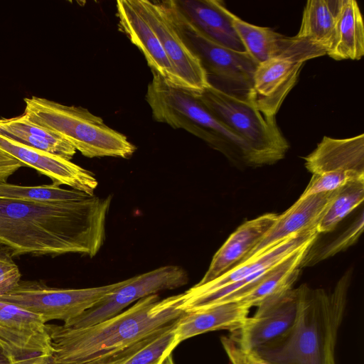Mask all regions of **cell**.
<instances>
[{
  "label": "cell",
  "mask_w": 364,
  "mask_h": 364,
  "mask_svg": "<svg viewBox=\"0 0 364 364\" xmlns=\"http://www.w3.org/2000/svg\"><path fill=\"white\" fill-rule=\"evenodd\" d=\"M111 196L41 203L0 198V245L11 256L95 257L105 240Z\"/></svg>",
  "instance_id": "1"
},
{
  "label": "cell",
  "mask_w": 364,
  "mask_h": 364,
  "mask_svg": "<svg viewBox=\"0 0 364 364\" xmlns=\"http://www.w3.org/2000/svg\"><path fill=\"white\" fill-rule=\"evenodd\" d=\"M184 294L160 299L144 297L119 314L94 325L70 328L47 324L50 364H92L106 360L136 343L177 325L186 314Z\"/></svg>",
  "instance_id": "2"
},
{
  "label": "cell",
  "mask_w": 364,
  "mask_h": 364,
  "mask_svg": "<svg viewBox=\"0 0 364 364\" xmlns=\"http://www.w3.org/2000/svg\"><path fill=\"white\" fill-rule=\"evenodd\" d=\"M351 273L346 272L330 290L311 289L306 284L292 328L254 350L269 364H336V346Z\"/></svg>",
  "instance_id": "3"
},
{
  "label": "cell",
  "mask_w": 364,
  "mask_h": 364,
  "mask_svg": "<svg viewBox=\"0 0 364 364\" xmlns=\"http://www.w3.org/2000/svg\"><path fill=\"white\" fill-rule=\"evenodd\" d=\"M152 73L146 100L155 120L191 133L239 168L259 167L247 144L217 119L195 92L171 85L159 74Z\"/></svg>",
  "instance_id": "4"
},
{
  "label": "cell",
  "mask_w": 364,
  "mask_h": 364,
  "mask_svg": "<svg viewBox=\"0 0 364 364\" xmlns=\"http://www.w3.org/2000/svg\"><path fill=\"white\" fill-rule=\"evenodd\" d=\"M25 114L34 123L54 132L88 158H129L136 150L127 136L110 128L87 109L48 99L24 98Z\"/></svg>",
  "instance_id": "5"
},
{
  "label": "cell",
  "mask_w": 364,
  "mask_h": 364,
  "mask_svg": "<svg viewBox=\"0 0 364 364\" xmlns=\"http://www.w3.org/2000/svg\"><path fill=\"white\" fill-rule=\"evenodd\" d=\"M200 102L249 146L259 167L285 157L289 145L275 117H268L247 99L209 85L195 92Z\"/></svg>",
  "instance_id": "6"
},
{
  "label": "cell",
  "mask_w": 364,
  "mask_h": 364,
  "mask_svg": "<svg viewBox=\"0 0 364 364\" xmlns=\"http://www.w3.org/2000/svg\"><path fill=\"white\" fill-rule=\"evenodd\" d=\"M316 230L294 234L259 256L240 264L218 279L201 286L194 285L185 292L186 311L237 301L250 292L268 270L318 237Z\"/></svg>",
  "instance_id": "7"
},
{
  "label": "cell",
  "mask_w": 364,
  "mask_h": 364,
  "mask_svg": "<svg viewBox=\"0 0 364 364\" xmlns=\"http://www.w3.org/2000/svg\"><path fill=\"white\" fill-rule=\"evenodd\" d=\"M127 279L118 282L90 288L50 287L40 281H20L11 291L0 295V301L17 305L41 316L47 323L64 322L78 316L124 285Z\"/></svg>",
  "instance_id": "8"
},
{
  "label": "cell",
  "mask_w": 364,
  "mask_h": 364,
  "mask_svg": "<svg viewBox=\"0 0 364 364\" xmlns=\"http://www.w3.org/2000/svg\"><path fill=\"white\" fill-rule=\"evenodd\" d=\"M172 9L178 29L185 43L199 60L209 83L222 82L239 90V96L247 98L258 63L247 53L220 46L200 33L173 6Z\"/></svg>",
  "instance_id": "9"
},
{
  "label": "cell",
  "mask_w": 364,
  "mask_h": 364,
  "mask_svg": "<svg viewBox=\"0 0 364 364\" xmlns=\"http://www.w3.org/2000/svg\"><path fill=\"white\" fill-rule=\"evenodd\" d=\"M136 4L156 33L175 73L178 87L199 93L209 85L199 60L183 39L169 0H135Z\"/></svg>",
  "instance_id": "10"
},
{
  "label": "cell",
  "mask_w": 364,
  "mask_h": 364,
  "mask_svg": "<svg viewBox=\"0 0 364 364\" xmlns=\"http://www.w3.org/2000/svg\"><path fill=\"white\" fill-rule=\"evenodd\" d=\"M188 281L186 270L177 265H166L134 276L96 305L63 325L82 328L96 324L119 314L134 301L161 291L179 288Z\"/></svg>",
  "instance_id": "11"
},
{
  "label": "cell",
  "mask_w": 364,
  "mask_h": 364,
  "mask_svg": "<svg viewBox=\"0 0 364 364\" xmlns=\"http://www.w3.org/2000/svg\"><path fill=\"white\" fill-rule=\"evenodd\" d=\"M46 323L37 314L0 301V350L15 364H28L40 356L49 359Z\"/></svg>",
  "instance_id": "12"
},
{
  "label": "cell",
  "mask_w": 364,
  "mask_h": 364,
  "mask_svg": "<svg viewBox=\"0 0 364 364\" xmlns=\"http://www.w3.org/2000/svg\"><path fill=\"white\" fill-rule=\"evenodd\" d=\"M306 284L267 298L247 317L233 336L238 345L256 350L286 335L297 319Z\"/></svg>",
  "instance_id": "13"
},
{
  "label": "cell",
  "mask_w": 364,
  "mask_h": 364,
  "mask_svg": "<svg viewBox=\"0 0 364 364\" xmlns=\"http://www.w3.org/2000/svg\"><path fill=\"white\" fill-rule=\"evenodd\" d=\"M307 60L304 56L280 55L258 63L246 99L264 114L275 117Z\"/></svg>",
  "instance_id": "14"
},
{
  "label": "cell",
  "mask_w": 364,
  "mask_h": 364,
  "mask_svg": "<svg viewBox=\"0 0 364 364\" xmlns=\"http://www.w3.org/2000/svg\"><path fill=\"white\" fill-rule=\"evenodd\" d=\"M0 148L25 166L49 177L52 183L93 195L98 182L89 171L55 154L26 146L0 135Z\"/></svg>",
  "instance_id": "15"
},
{
  "label": "cell",
  "mask_w": 364,
  "mask_h": 364,
  "mask_svg": "<svg viewBox=\"0 0 364 364\" xmlns=\"http://www.w3.org/2000/svg\"><path fill=\"white\" fill-rule=\"evenodd\" d=\"M312 175L333 174L350 180L364 178V135L336 139L324 136L304 158Z\"/></svg>",
  "instance_id": "16"
},
{
  "label": "cell",
  "mask_w": 364,
  "mask_h": 364,
  "mask_svg": "<svg viewBox=\"0 0 364 364\" xmlns=\"http://www.w3.org/2000/svg\"><path fill=\"white\" fill-rule=\"evenodd\" d=\"M336 192V190L300 196L290 208L282 214L278 215L273 226L240 264L259 256L294 234L316 230Z\"/></svg>",
  "instance_id": "17"
},
{
  "label": "cell",
  "mask_w": 364,
  "mask_h": 364,
  "mask_svg": "<svg viewBox=\"0 0 364 364\" xmlns=\"http://www.w3.org/2000/svg\"><path fill=\"white\" fill-rule=\"evenodd\" d=\"M230 18L246 52L257 63L280 55H299L309 60L326 55L322 50L274 30L246 22L230 12Z\"/></svg>",
  "instance_id": "18"
},
{
  "label": "cell",
  "mask_w": 364,
  "mask_h": 364,
  "mask_svg": "<svg viewBox=\"0 0 364 364\" xmlns=\"http://www.w3.org/2000/svg\"><path fill=\"white\" fill-rule=\"evenodd\" d=\"M119 26L144 55L151 71L178 87L173 68L153 28L139 11L135 0L117 1Z\"/></svg>",
  "instance_id": "19"
},
{
  "label": "cell",
  "mask_w": 364,
  "mask_h": 364,
  "mask_svg": "<svg viewBox=\"0 0 364 364\" xmlns=\"http://www.w3.org/2000/svg\"><path fill=\"white\" fill-rule=\"evenodd\" d=\"M277 217L275 213H265L240 225L215 252L203 277L196 285L209 283L240 264L273 226Z\"/></svg>",
  "instance_id": "20"
},
{
  "label": "cell",
  "mask_w": 364,
  "mask_h": 364,
  "mask_svg": "<svg viewBox=\"0 0 364 364\" xmlns=\"http://www.w3.org/2000/svg\"><path fill=\"white\" fill-rule=\"evenodd\" d=\"M177 11L200 33L228 48L246 52L235 29L230 12L220 1L171 0Z\"/></svg>",
  "instance_id": "21"
},
{
  "label": "cell",
  "mask_w": 364,
  "mask_h": 364,
  "mask_svg": "<svg viewBox=\"0 0 364 364\" xmlns=\"http://www.w3.org/2000/svg\"><path fill=\"white\" fill-rule=\"evenodd\" d=\"M250 309L248 305L237 301L186 311L174 330V348L183 341L207 332L237 331L248 316Z\"/></svg>",
  "instance_id": "22"
},
{
  "label": "cell",
  "mask_w": 364,
  "mask_h": 364,
  "mask_svg": "<svg viewBox=\"0 0 364 364\" xmlns=\"http://www.w3.org/2000/svg\"><path fill=\"white\" fill-rule=\"evenodd\" d=\"M0 135L68 160L76 153V149L67 141L34 123L25 114L12 118H1Z\"/></svg>",
  "instance_id": "23"
},
{
  "label": "cell",
  "mask_w": 364,
  "mask_h": 364,
  "mask_svg": "<svg viewBox=\"0 0 364 364\" xmlns=\"http://www.w3.org/2000/svg\"><path fill=\"white\" fill-rule=\"evenodd\" d=\"M343 0H309L295 37L322 50L326 55L333 38Z\"/></svg>",
  "instance_id": "24"
},
{
  "label": "cell",
  "mask_w": 364,
  "mask_h": 364,
  "mask_svg": "<svg viewBox=\"0 0 364 364\" xmlns=\"http://www.w3.org/2000/svg\"><path fill=\"white\" fill-rule=\"evenodd\" d=\"M326 55L336 60H358L363 56L364 25L355 1L343 0Z\"/></svg>",
  "instance_id": "25"
},
{
  "label": "cell",
  "mask_w": 364,
  "mask_h": 364,
  "mask_svg": "<svg viewBox=\"0 0 364 364\" xmlns=\"http://www.w3.org/2000/svg\"><path fill=\"white\" fill-rule=\"evenodd\" d=\"M311 244L290 255L271 267L261 282L239 301L250 308L272 296L281 294L292 288L300 273V264Z\"/></svg>",
  "instance_id": "26"
},
{
  "label": "cell",
  "mask_w": 364,
  "mask_h": 364,
  "mask_svg": "<svg viewBox=\"0 0 364 364\" xmlns=\"http://www.w3.org/2000/svg\"><path fill=\"white\" fill-rule=\"evenodd\" d=\"M364 200V178L351 181L336 194L316 226L318 235L333 231Z\"/></svg>",
  "instance_id": "27"
},
{
  "label": "cell",
  "mask_w": 364,
  "mask_h": 364,
  "mask_svg": "<svg viewBox=\"0 0 364 364\" xmlns=\"http://www.w3.org/2000/svg\"><path fill=\"white\" fill-rule=\"evenodd\" d=\"M84 192L60 188L55 184L29 186L0 182V198L41 202L53 203L81 200L87 196Z\"/></svg>",
  "instance_id": "28"
},
{
  "label": "cell",
  "mask_w": 364,
  "mask_h": 364,
  "mask_svg": "<svg viewBox=\"0 0 364 364\" xmlns=\"http://www.w3.org/2000/svg\"><path fill=\"white\" fill-rule=\"evenodd\" d=\"M364 218L362 212L343 231L330 241L319 245L314 242L309 247L300 264V267L314 265L333 257L354 245L363 231Z\"/></svg>",
  "instance_id": "29"
},
{
  "label": "cell",
  "mask_w": 364,
  "mask_h": 364,
  "mask_svg": "<svg viewBox=\"0 0 364 364\" xmlns=\"http://www.w3.org/2000/svg\"><path fill=\"white\" fill-rule=\"evenodd\" d=\"M221 343L232 364H269L256 351L240 347L233 336H223Z\"/></svg>",
  "instance_id": "30"
},
{
  "label": "cell",
  "mask_w": 364,
  "mask_h": 364,
  "mask_svg": "<svg viewBox=\"0 0 364 364\" xmlns=\"http://www.w3.org/2000/svg\"><path fill=\"white\" fill-rule=\"evenodd\" d=\"M18 265L11 258L10 252L0 250V295L13 289L21 281Z\"/></svg>",
  "instance_id": "31"
},
{
  "label": "cell",
  "mask_w": 364,
  "mask_h": 364,
  "mask_svg": "<svg viewBox=\"0 0 364 364\" xmlns=\"http://www.w3.org/2000/svg\"><path fill=\"white\" fill-rule=\"evenodd\" d=\"M23 166H26L0 148V182H7V179Z\"/></svg>",
  "instance_id": "32"
},
{
  "label": "cell",
  "mask_w": 364,
  "mask_h": 364,
  "mask_svg": "<svg viewBox=\"0 0 364 364\" xmlns=\"http://www.w3.org/2000/svg\"><path fill=\"white\" fill-rule=\"evenodd\" d=\"M30 364H50L48 361V358L46 357H38Z\"/></svg>",
  "instance_id": "33"
},
{
  "label": "cell",
  "mask_w": 364,
  "mask_h": 364,
  "mask_svg": "<svg viewBox=\"0 0 364 364\" xmlns=\"http://www.w3.org/2000/svg\"><path fill=\"white\" fill-rule=\"evenodd\" d=\"M0 364H15L0 350ZM29 364V363H28Z\"/></svg>",
  "instance_id": "34"
},
{
  "label": "cell",
  "mask_w": 364,
  "mask_h": 364,
  "mask_svg": "<svg viewBox=\"0 0 364 364\" xmlns=\"http://www.w3.org/2000/svg\"><path fill=\"white\" fill-rule=\"evenodd\" d=\"M160 364H175L174 363V361H173V357H172V355L171 354H169L168 355H167L162 361Z\"/></svg>",
  "instance_id": "35"
},
{
  "label": "cell",
  "mask_w": 364,
  "mask_h": 364,
  "mask_svg": "<svg viewBox=\"0 0 364 364\" xmlns=\"http://www.w3.org/2000/svg\"><path fill=\"white\" fill-rule=\"evenodd\" d=\"M32 362H33V361H32ZM30 363H29V364H30Z\"/></svg>",
  "instance_id": "36"
}]
</instances>
